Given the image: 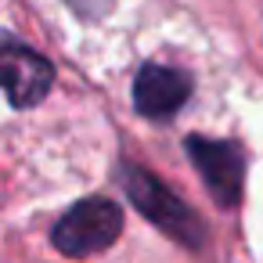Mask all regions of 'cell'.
I'll return each instance as SVG.
<instances>
[{
    "label": "cell",
    "instance_id": "obj_4",
    "mask_svg": "<svg viewBox=\"0 0 263 263\" xmlns=\"http://www.w3.org/2000/svg\"><path fill=\"white\" fill-rule=\"evenodd\" d=\"M187 155L198 166L205 187L220 205H234L241 198V180H245V162L241 152L231 141H213V137H187Z\"/></svg>",
    "mask_w": 263,
    "mask_h": 263
},
{
    "label": "cell",
    "instance_id": "obj_2",
    "mask_svg": "<svg viewBox=\"0 0 263 263\" xmlns=\"http://www.w3.org/2000/svg\"><path fill=\"white\" fill-rule=\"evenodd\" d=\"M123 231V209L112 198H83L54 223V245L65 256H90L108 249Z\"/></svg>",
    "mask_w": 263,
    "mask_h": 263
},
{
    "label": "cell",
    "instance_id": "obj_1",
    "mask_svg": "<svg viewBox=\"0 0 263 263\" xmlns=\"http://www.w3.org/2000/svg\"><path fill=\"white\" fill-rule=\"evenodd\" d=\"M123 187H126V195L134 198V205H137L159 231L173 234V238L184 241V245H198V241H202V227H198L195 213H191L159 177H152V173L141 170V166H126V170H123Z\"/></svg>",
    "mask_w": 263,
    "mask_h": 263
},
{
    "label": "cell",
    "instance_id": "obj_5",
    "mask_svg": "<svg viewBox=\"0 0 263 263\" xmlns=\"http://www.w3.org/2000/svg\"><path fill=\"white\" fill-rule=\"evenodd\" d=\"M191 94L187 72L173 65H144L134 83V105L148 119H170Z\"/></svg>",
    "mask_w": 263,
    "mask_h": 263
},
{
    "label": "cell",
    "instance_id": "obj_3",
    "mask_svg": "<svg viewBox=\"0 0 263 263\" xmlns=\"http://www.w3.org/2000/svg\"><path fill=\"white\" fill-rule=\"evenodd\" d=\"M51 80H54V69L44 54H36L18 40L0 36V90L8 94L15 108L44 101L51 90Z\"/></svg>",
    "mask_w": 263,
    "mask_h": 263
}]
</instances>
